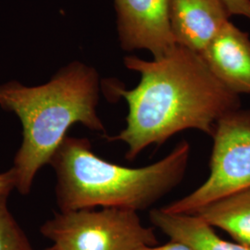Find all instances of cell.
<instances>
[{"mask_svg": "<svg viewBox=\"0 0 250 250\" xmlns=\"http://www.w3.org/2000/svg\"><path fill=\"white\" fill-rule=\"evenodd\" d=\"M125 64L140 82L129 90L109 84V92L126 101L128 114L125 128L107 139L125 144L128 161L185 130L211 136L223 117L240 108L239 96L215 77L200 53L185 46L149 62L128 56Z\"/></svg>", "mask_w": 250, "mask_h": 250, "instance_id": "1", "label": "cell"}, {"mask_svg": "<svg viewBox=\"0 0 250 250\" xmlns=\"http://www.w3.org/2000/svg\"><path fill=\"white\" fill-rule=\"evenodd\" d=\"M99 91L98 72L79 62L63 67L41 85L26 86L17 81L0 84V107L18 117L22 127L11 167L20 194L31 192L36 174L49 164L72 125L106 131L97 109Z\"/></svg>", "mask_w": 250, "mask_h": 250, "instance_id": "2", "label": "cell"}, {"mask_svg": "<svg viewBox=\"0 0 250 250\" xmlns=\"http://www.w3.org/2000/svg\"><path fill=\"white\" fill-rule=\"evenodd\" d=\"M190 152V145L184 140L161 161L129 168L101 159L88 139L67 136L49 161L57 177L60 211L96 208L136 212L148 209L184 180Z\"/></svg>", "mask_w": 250, "mask_h": 250, "instance_id": "3", "label": "cell"}, {"mask_svg": "<svg viewBox=\"0 0 250 250\" xmlns=\"http://www.w3.org/2000/svg\"><path fill=\"white\" fill-rule=\"evenodd\" d=\"M40 232L56 250H138L158 245L153 228L142 224L138 212L117 208L60 211Z\"/></svg>", "mask_w": 250, "mask_h": 250, "instance_id": "4", "label": "cell"}, {"mask_svg": "<svg viewBox=\"0 0 250 250\" xmlns=\"http://www.w3.org/2000/svg\"><path fill=\"white\" fill-rule=\"evenodd\" d=\"M209 175L188 194L162 208L170 213L194 215L206 206L250 188V111L240 108L215 126Z\"/></svg>", "mask_w": 250, "mask_h": 250, "instance_id": "5", "label": "cell"}, {"mask_svg": "<svg viewBox=\"0 0 250 250\" xmlns=\"http://www.w3.org/2000/svg\"><path fill=\"white\" fill-rule=\"evenodd\" d=\"M114 2L119 39L124 49H146L154 60H159L177 46L170 26V0Z\"/></svg>", "mask_w": 250, "mask_h": 250, "instance_id": "6", "label": "cell"}, {"mask_svg": "<svg viewBox=\"0 0 250 250\" xmlns=\"http://www.w3.org/2000/svg\"><path fill=\"white\" fill-rule=\"evenodd\" d=\"M215 77L234 94H250V39L227 21L200 53Z\"/></svg>", "mask_w": 250, "mask_h": 250, "instance_id": "7", "label": "cell"}, {"mask_svg": "<svg viewBox=\"0 0 250 250\" xmlns=\"http://www.w3.org/2000/svg\"><path fill=\"white\" fill-rule=\"evenodd\" d=\"M221 0H170L172 35L177 45L201 53L229 21Z\"/></svg>", "mask_w": 250, "mask_h": 250, "instance_id": "8", "label": "cell"}, {"mask_svg": "<svg viewBox=\"0 0 250 250\" xmlns=\"http://www.w3.org/2000/svg\"><path fill=\"white\" fill-rule=\"evenodd\" d=\"M149 219L170 240L181 242L191 250H250L239 243L224 240L197 215L170 213L161 208L151 209Z\"/></svg>", "mask_w": 250, "mask_h": 250, "instance_id": "9", "label": "cell"}, {"mask_svg": "<svg viewBox=\"0 0 250 250\" xmlns=\"http://www.w3.org/2000/svg\"><path fill=\"white\" fill-rule=\"evenodd\" d=\"M194 215L250 248V188L212 202Z\"/></svg>", "mask_w": 250, "mask_h": 250, "instance_id": "10", "label": "cell"}, {"mask_svg": "<svg viewBox=\"0 0 250 250\" xmlns=\"http://www.w3.org/2000/svg\"><path fill=\"white\" fill-rule=\"evenodd\" d=\"M0 250H34L9 209L8 196L0 197Z\"/></svg>", "mask_w": 250, "mask_h": 250, "instance_id": "11", "label": "cell"}, {"mask_svg": "<svg viewBox=\"0 0 250 250\" xmlns=\"http://www.w3.org/2000/svg\"><path fill=\"white\" fill-rule=\"evenodd\" d=\"M230 15H240L250 20V0H221Z\"/></svg>", "mask_w": 250, "mask_h": 250, "instance_id": "12", "label": "cell"}, {"mask_svg": "<svg viewBox=\"0 0 250 250\" xmlns=\"http://www.w3.org/2000/svg\"><path fill=\"white\" fill-rule=\"evenodd\" d=\"M16 189V181L11 169L0 173V197L8 196L10 192Z\"/></svg>", "mask_w": 250, "mask_h": 250, "instance_id": "13", "label": "cell"}, {"mask_svg": "<svg viewBox=\"0 0 250 250\" xmlns=\"http://www.w3.org/2000/svg\"><path fill=\"white\" fill-rule=\"evenodd\" d=\"M138 250H191L188 246L184 245L183 243L170 240L169 243L161 245V246H151V247H145Z\"/></svg>", "mask_w": 250, "mask_h": 250, "instance_id": "14", "label": "cell"}, {"mask_svg": "<svg viewBox=\"0 0 250 250\" xmlns=\"http://www.w3.org/2000/svg\"><path fill=\"white\" fill-rule=\"evenodd\" d=\"M56 250V249H55V248H54L53 246H52V247H51V248H48V249H45V250Z\"/></svg>", "mask_w": 250, "mask_h": 250, "instance_id": "15", "label": "cell"}]
</instances>
